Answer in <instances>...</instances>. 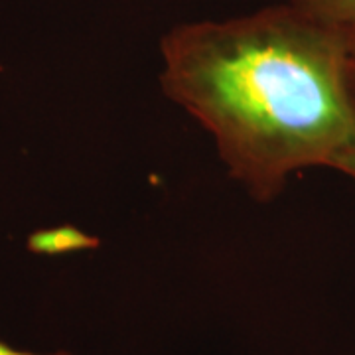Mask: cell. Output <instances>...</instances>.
<instances>
[{"label": "cell", "instance_id": "cell-6", "mask_svg": "<svg viewBox=\"0 0 355 355\" xmlns=\"http://www.w3.org/2000/svg\"><path fill=\"white\" fill-rule=\"evenodd\" d=\"M354 76H355V50H354Z\"/></svg>", "mask_w": 355, "mask_h": 355}, {"label": "cell", "instance_id": "cell-4", "mask_svg": "<svg viewBox=\"0 0 355 355\" xmlns=\"http://www.w3.org/2000/svg\"><path fill=\"white\" fill-rule=\"evenodd\" d=\"M331 168H334V170H340L342 174L355 180V146L354 148H349L347 153H343L342 156L334 162Z\"/></svg>", "mask_w": 355, "mask_h": 355}, {"label": "cell", "instance_id": "cell-2", "mask_svg": "<svg viewBox=\"0 0 355 355\" xmlns=\"http://www.w3.org/2000/svg\"><path fill=\"white\" fill-rule=\"evenodd\" d=\"M81 247H93V239L71 227L40 231L30 239V249L40 253H65Z\"/></svg>", "mask_w": 355, "mask_h": 355}, {"label": "cell", "instance_id": "cell-1", "mask_svg": "<svg viewBox=\"0 0 355 355\" xmlns=\"http://www.w3.org/2000/svg\"><path fill=\"white\" fill-rule=\"evenodd\" d=\"M355 28L296 4L162 40V91L216 140L229 174L270 202L304 168L334 166L355 146Z\"/></svg>", "mask_w": 355, "mask_h": 355}, {"label": "cell", "instance_id": "cell-5", "mask_svg": "<svg viewBox=\"0 0 355 355\" xmlns=\"http://www.w3.org/2000/svg\"><path fill=\"white\" fill-rule=\"evenodd\" d=\"M0 355H42V354H30V352H20V349H14L10 345L0 342ZM46 355H69V354H46Z\"/></svg>", "mask_w": 355, "mask_h": 355}, {"label": "cell", "instance_id": "cell-3", "mask_svg": "<svg viewBox=\"0 0 355 355\" xmlns=\"http://www.w3.org/2000/svg\"><path fill=\"white\" fill-rule=\"evenodd\" d=\"M291 2L326 22L355 28V0H291Z\"/></svg>", "mask_w": 355, "mask_h": 355}]
</instances>
